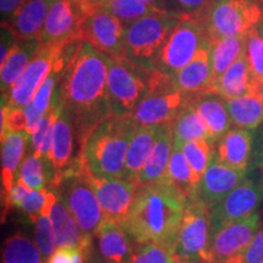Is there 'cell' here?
Instances as JSON below:
<instances>
[{
  "instance_id": "6da1fadb",
  "label": "cell",
  "mask_w": 263,
  "mask_h": 263,
  "mask_svg": "<svg viewBox=\"0 0 263 263\" xmlns=\"http://www.w3.org/2000/svg\"><path fill=\"white\" fill-rule=\"evenodd\" d=\"M107 55L81 42L66 64L59 83L62 107L73 121L82 149L99 123L112 114L107 91Z\"/></svg>"
},
{
  "instance_id": "7a4b0ae2",
  "label": "cell",
  "mask_w": 263,
  "mask_h": 263,
  "mask_svg": "<svg viewBox=\"0 0 263 263\" xmlns=\"http://www.w3.org/2000/svg\"><path fill=\"white\" fill-rule=\"evenodd\" d=\"M186 202V197L170 183L139 184L121 224L134 242H157L174 248Z\"/></svg>"
},
{
  "instance_id": "3957f363",
  "label": "cell",
  "mask_w": 263,
  "mask_h": 263,
  "mask_svg": "<svg viewBox=\"0 0 263 263\" xmlns=\"http://www.w3.org/2000/svg\"><path fill=\"white\" fill-rule=\"evenodd\" d=\"M136 128L133 117L111 115L105 118L85 140L81 162L97 176L123 179L128 146Z\"/></svg>"
},
{
  "instance_id": "277c9868",
  "label": "cell",
  "mask_w": 263,
  "mask_h": 263,
  "mask_svg": "<svg viewBox=\"0 0 263 263\" xmlns=\"http://www.w3.org/2000/svg\"><path fill=\"white\" fill-rule=\"evenodd\" d=\"M200 18L210 42L245 35L263 21V0H212Z\"/></svg>"
},
{
  "instance_id": "5b68a950",
  "label": "cell",
  "mask_w": 263,
  "mask_h": 263,
  "mask_svg": "<svg viewBox=\"0 0 263 263\" xmlns=\"http://www.w3.org/2000/svg\"><path fill=\"white\" fill-rule=\"evenodd\" d=\"M192 99L177 88L174 76L151 68L147 91L132 117L143 127L171 123Z\"/></svg>"
},
{
  "instance_id": "8992f818",
  "label": "cell",
  "mask_w": 263,
  "mask_h": 263,
  "mask_svg": "<svg viewBox=\"0 0 263 263\" xmlns=\"http://www.w3.org/2000/svg\"><path fill=\"white\" fill-rule=\"evenodd\" d=\"M107 91L112 114L132 117L145 97L151 68L128 58L107 57Z\"/></svg>"
},
{
  "instance_id": "52a82bcc",
  "label": "cell",
  "mask_w": 263,
  "mask_h": 263,
  "mask_svg": "<svg viewBox=\"0 0 263 263\" xmlns=\"http://www.w3.org/2000/svg\"><path fill=\"white\" fill-rule=\"evenodd\" d=\"M183 16L184 14L167 11L145 16L128 25L124 32L126 57L138 65L151 68L154 59Z\"/></svg>"
},
{
  "instance_id": "ba28073f",
  "label": "cell",
  "mask_w": 263,
  "mask_h": 263,
  "mask_svg": "<svg viewBox=\"0 0 263 263\" xmlns=\"http://www.w3.org/2000/svg\"><path fill=\"white\" fill-rule=\"evenodd\" d=\"M207 42L210 39L200 16L184 14L182 21L154 59L151 68L174 76L193 60Z\"/></svg>"
},
{
  "instance_id": "9c48e42d",
  "label": "cell",
  "mask_w": 263,
  "mask_h": 263,
  "mask_svg": "<svg viewBox=\"0 0 263 263\" xmlns=\"http://www.w3.org/2000/svg\"><path fill=\"white\" fill-rule=\"evenodd\" d=\"M80 166L65 173L52 188L59 201L71 212L82 230L91 236L105 221V216L93 188L82 174Z\"/></svg>"
},
{
  "instance_id": "30bf717a",
  "label": "cell",
  "mask_w": 263,
  "mask_h": 263,
  "mask_svg": "<svg viewBox=\"0 0 263 263\" xmlns=\"http://www.w3.org/2000/svg\"><path fill=\"white\" fill-rule=\"evenodd\" d=\"M211 244L210 207L199 200L186 202L173 248V257L209 263Z\"/></svg>"
},
{
  "instance_id": "8fae6325",
  "label": "cell",
  "mask_w": 263,
  "mask_h": 263,
  "mask_svg": "<svg viewBox=\"0 0 263 263\" xmlns=\"http://www.w3.org/2000/svg\"><path fill=\"white\" fill-rule=\"evenodd\" d=\"M71 43L73 42L41 45L31 64L27 66L11 90L2 98V105L22 108L27 106Z\"/></svg>"
},
{
  "instance_id": "7c38bea8",
  "label": "cell",
  "mask_w": 263,
  "mask_h": 263,
  "mask_svg": "<svg viewBox=\"0 0 263 263\" xmlns=\"http://www.w3.org/2000/svg\"><path fill=\"white\" fill-rule=\"evenodd\" d=\"M126 26L116 16L95 5L84 15L78 31L81 42H88L111 58H127L124 49Z\"/></svg>"
},
{
  "instance_id": "4fadbf2b",
  "label": "cell",
  "mask_w": 263,
  "mask_h": 263,
  "mask_svg": "<svg viewBox=\"0 0 263 263\" xmlns=\"http://www.w3.org/2000/svg\"><path fill=\"white\" fill-rule=\"evenodd\" d=\"M80 168L98 197L105 221L122 223L129 212L139 184L126 179L97 176L82 162Z\"/></svg>"
},
{
  "instance_id": "5bb4252c",
  "label": "cell",
  "mask_w": 263,
  "mask_h": 263,
  "mask_svg": "<svg viewBox=\"0 0 263 263\" xmlns=\"http://www.w3.org/2000/svg\"><path fill=\"white\" fill-rule=\"evenodd\" d=\"M262 197L261 186L254 180L245 179L224 199L210 209L211 238L226 226L241 221L257 212Z\"/></svg>"
},
{
  "instance_id": "9a60e30c",
  "label": "cell",
  "mask_w": 263,
  "mask_h": 263,
  "mask_svg": "<svg viewBox=\"0 0 263 263\" xmlns=\"http://www.w3.org/2000/svg\"><path fill=\"white\" fill-rule=\"evenodd\" d=\"M261 217L258 212L241 221L226 226L212 235L209 250V263H224L241 255L248 249L259 229Z\"/></svg>"
},
{
  "instance_id": "2e32d148",
  "label": "cell",
  "mask_w": 263,
  "mask_h": 263,
  "mask_svg": "<svg viewBox=\"0 0 263 263\" xmlns=\"http://www.w3.org/2000/svg\"><path fill=\"white\" fill-rule=\"evenodd\" d=\"M85 14V10L72 0H55L39 38L41 44L80 41L78 31Z\"/></svg>"
},
{
  "instance_id": "e0dca14e",
  "label": "cell",
  "mask_w": 263,
  "mask_h": 263,
  "mask_svg": "<svg viewBox=\"0 0 263 263\" xmlns=\"http://www.w3.org/2000/svg\"><path fill=\"white\" fill-rule=\"evenodd\" d=\"M76 140H78V136L73 121L70 114L62 107L61 115L55 124L51 149L49 154V162L51 163L52 170H54L52 185L58 183L65 173L80 166L81 157L76 155Z\"/></svg>"
},
{
  "instance_id": "ac0fdd59",
  "label": "cell",
  "mask_w": 263,
  "mask_h": 263,
  "mask_svg": "<svg viewBox=\"0 0 263 263\" xmlns=\"http://www.w3.org/2000/svg\"><path fill=\"white\" fill-rule=\"evenodd\" d=\"M245 174L246 171L226 166L215 156L197 185L196 200L211 209L244 182Z\"/></svg>"
},
{
  "instance_id": "d6986e66",
  "label": "cell",
  "mask_w": 263,
  "mask_h": 263,
  "mask_svg": "<svg viewBox=\"0 0 263 263\" xmlns=\"http://www.w3.org/2000/svg\"><path fill=\"white\" fill-rule=\"evenodd\" d=\"M211 42H207L196 52L192 61L174 74L177 88L189 97L207 93L213 84V71L211 65Z\"/></svg>"
},
{
  "instance_id": "ffe728a7",
  "label": "cell",
  "mask_w": 263,
  "mask_h": 263,
  "mask_svg": "<svg viewBox=\"0 0 263 263\" xmlns=\"http://www.w3.org/2000/svg\"><path fill=\"white\" fill-rule=\"evenodd\" d=\"M51 4L48 0H24L3 27L18 41H39Z\"/></svg>"
},
{
  "instance_id": "44dd1931",
  "label": "cell",
  "mask_w": 263,
  "mask_h": 263,
  "mask_svg": "<svg viewBox=\"0 0 263 263\" xmlns=\"http://www.w3.org/2000/svg\"><path fill=\"white\" fill-rule=\"evenodd\" d=\"M257 81L250 68L245 50L230 67L213 82L207 93H215L226 100L242 97L256 89Z\"/></svg>"
},
{
  "instance_id": "7402d4cb",
  "label": "cell",
  "mask_w": 263,
  "mask_h": 263,
  "mask_svg": "<svg viewBox=\"0 0 263 263\" xmlns=\"http://www.w3.org/2000/svg\"><path fill=\"white\" fill-rule=\"evenodd\" d=\"M50 218L58 248L78 249L84 256L89 254L91 236L85 234L71 212L58 199L51 207Z\"/></svg>"
},
{
  "instance_id": "603a6c76",
  "label": "cell",
  "mask_w": 263,
  "mask_h": 263,
  "mask_svg": "<svg viewBox=\"0 0 263 263\" xmlns=\"http://www.w3.org/2000/svg\"><path fill=\"white\" fill-rule=\"evenodd\" d=\"M94 235L104 259L112 263H130L134 245H132V238L121 223L104 221Z\"/></svg>"
},
{
  "instance_id": "cb8c5ba5",
  "label": "cell",
  "mask_w": 263,
  "mask_h": 263,
  "mask_svg": "<svg viewBox=\"0 0 263 263\" xmlns=\"http://www.w3.org/2000/svg\"><path fill=\"white\" fill-rule=\"evenodd\" d=\"M252 149L250 130L232 128L217 141L216 159L232 168L246 171Z\"/></svg>"
},
{
  "instance_id": "d4e9b609",
  "label": "cell",
  "mask_w": 263,
  "mask_h": 263,
  "mask_svg": "<svg viewBox=\"0 0 263 263\" xmlns=\"http://www.w3.org/2000/svg\"><path fill=\"white\" fill-rule=\"evenodd\" d=\"M173 145V122L161 124L155 145L138 178V184L162 182L166 176Z\"/></svg>"
},
{
  "instance_id": "484cf974",
  "label": "cell",
  "mask_w": 263,
  "mask_h": 263,
  "mask_svg": "<svg viewBox=\"0 0 263 263\" xmlns=\"http://www.w3.org/2000/svg\"><path fill=\"white\" fill-rule=\"evenodd\" d=\"M160 127L161 126H137L129 146H128L123 179L138 184V178L145 166L147 157L150 156L151 150L155 145Z\"/></svg>"
},
{
  "instance_id": "4316f807",
  "label": "cell",
  "mask_w": 263,
  "mask_h": 263,
  "mask_svg": "<svg viewBox=\"0 0 263 263\" xmlns=\"http://www.w3.org/2000/svg\"><path fill=\"white\" fill-rule=\"evenodd\" d=\"M29 138L31 136L26 130L6 133L2 137V185L4 196L16 183Z\"/></svg>"
},
{
  "instance_id": "83f0119b",
  "label": "cell",
  "mask_w": 263,
  "mask_h": 263,
  "mask_svg": "<svg viewBox=\"0 0 263 263\" xmlns=\"http://www.w3.org/2000/svg\"><path fill=\"white\" fill-rule=\"evenodd\" d=\"M41 45L39 41H18L17 39L15 42L5 61L0 66V85H2L3 97L11 90L27 66L31 64Z\"/></svg>"
},
{
  "instance_id": "f1b7e54d",
  "label": "cell",
  "mask_w": 263,
  "mask_h": 263,
  "mask_svg": "<svg viewBox=\"0 0 263 263\" xmlns=\"http://www.w3.org/2000/svg\"><path fill=\"white\" fill-rule=\"evenodd\" d=\"M193 104L207 124L215 143L232 129L233 123L226 99L215 93H203L194 97Z\"/></svg>"
},
{
  "instance_id": "f546056e",
  "label": "cell",
  "mask_w": 263,
  "mask_h": 263,
  "mask_svg": "<svg viewBox=\"0 0 263 263\" xmlns=\"http://www.w3.org/2000/svg\"><path fill=\"white\" fill-rule=\"evenodd\" d=\"M233 126L241 129H256L263 122V100L257 87L242 97L226 100Z\"/></svg>"
},
{
  "instance_id": "4dcf8cb0",
  "label": "cell",
  "mask_w": 263,
  "mask_h": 263,
  "mask_svg": "<svg viewBox=\"0 0 263 263\" xmlns=\"http://www.w3.org/2000/svg\"><path fill=\"white\" fill-rule=\"evenodd\" d=\"M173 139L178 145L193 140H207L215 144L207 124L194 106L193 99L173 121Z\"/></svg>"
},
{
  "instance_id": "1f68e13d",
  "label": "cell",
  "mask_w": 263,
  "mask_h": 263,
  "mask_svg": "<svg viewBox=\"0 0 263 263\" xmlns=\"http://www.w3.org/2000/svg\"><path fill=\"white\" fill-rule=\"evenodd\" d=\"M50 195L51 192H47V189L33 190L20 179H16L12 189L5 196V206L6 210H9L10 207L21 210L34 222V219L41 215L44 207L47 206Z\"/></svg>"
},
{
  "instance_id": "d6a6232c",
  "label": "cell",
  "mask_w": 263,
  "mask_h": 263,
  "mask_svg": "<svg viewBox=\"0 0 263 263\" xmlns=\"http://www.w3.org/2000/svg\"><path fill=\"white\" fill-rule=\"evenodd\" d=\"M162 182L170 183L173 186H176L186 197L188 201L189 200H196L197 186L194 183L192 168H190L188 161L184 156L182 146L178 144L173 145L166 176H164Z\"/></svg>"
},
{
  "instance_id": "836d02e7",
  "label": "cell",
  "mask_w": 263,
  "mask_h": 263,
  "mask_svg": "<svg viewBox=\"0 0 263 263\" xmlns=\"http://www.w3.org/2000/svg\"><path fill=\"white\" fill-rule=\"evenodd\" d=\"M245 35L227 37L211 42L210 52H211V65L215 81L238 60L242 51L245 50Z\"/></svg>"
},
{
  "instance_id": "e575fe53",
  "label": "cell",
  "mask_w": 263,
  "mask_h": 263,
  "mask_svg": "<svg viewBox=\"0 0 263 263\" xmlns=\"http://www.w3.org/2000/svg\"><path fill=\"white\" fill-rule=\"evenodd\" d=\"M97 5L116 16L126 27L145 16L167 12V10L156 8L143 0H99Z\"/></svg>"
},
{
  "instance_id": "d590c367",
  "label": "cell",
  "mask_w": 263,
  "mask_h": 263,
  "mask_svg": "<svg viewBox=\"0 0 263 263\" xmlns=\"http://www.w3.org/2000/svg\"><path fill=\"white\" fill-rule=\"evenodd\" d=\"M62 105L59 97V87L54 94L52 104L49 111L43 117L41 124H39L37 132L31 137L32 138V147L33 154L37 156L45 157L49 160V154H50L51 143H52V134H54L55 124L59 116L61 115Z\"/></svg>"
},
{
  "instance_id": "8d00e7d4",
  "label": "cell",
  "mask_w": 263,
  "mask_h": 263,
  "mask_svg": "<svg viewBox=\"0 0 263 263\" xmlns=\"http://www.w3.org/2000/svg\"><path fill=\"white\" fill-rule=\"evenodd\" d=\"M39 249L21 233L5 240L3 246V263H45Z\"/></svg>"
},
{
  "instance_id": "74e56055",
  "label": "cell",
  "mask_w": 263,
  "mask_h": 263,
  "mask_svg": "<svg viewBox=\"0 0 263 263\" xmlns=\"http://www.w3.org/2000/svg\"><path fill=\"white\" fill-rule=\"evenodd\" d=\"M213 145L215 144L207 140H193L180 145L184 156L192 168L194 183L196 184V186L199 185L206 170L215 159L216 151Z\"/></svg>"
},
{
  "instance_id": "f35d334b",
  "label": "cell",
  "mask_w": 263,
  "mask_h": 263,
  "mask_svg": "<svg viewBox=\"0 0 263 263\" xmlns=\"http://www.w3.org/2000/svg\"><path fill=\"white\" fill-rule=\"evenodd\" d=\"M48 161L49 160L45 157L37 156L34 154L25 157L20 166L17 179L33 190L47 189L49 178H50L47 167Z\"/></svg>"
},
{
  "instance_id": "ab89813d",
  "label": "cell",
  "mask_w": 263,
  "mask_h": 263,
  "mask_svg": "<svg viewBox=\"0 0 263 263\" xmlns=\"http://www.w3.org/2000/svg\"><path fill=\"white\" fill-rule=\"evenodd\" d=\"M173 248L157 242H136L130 263H172Z\"/></svg>"
},
{
  "instance_id": "60d3db41",
  "label": "cell",
  "mask_w": 263,
  "mask_h": 263,
  "mask_svg": "<svg viewBox=\"0 0 263 263\" xmlns=\"http://www.w3.org/2000/svg\"><path fill=\"white\" fill-rule=\"evenodd\" d=\"M34 242L44 258H50L58 250L50 213H42L34 219Z\"/></svg>"
},
{
  "instance_id": "b9f144b4",
  "label": "cell",
  "mask_w": 263,
  "mask_h": 263,
  "mask_svg": "<svg viewBox=\"0 0 263 263\" xmlns=\"http://www.w3.org/2000/svg\"><path fill=\"white\" fill-rule=\"evenodd\" d=\"M245 52L248 61L256 81L263 80V39L259 34L257 26L245 34Z\"/></svg>"
},
{
  "instance_id": "7bdbcfd3",
  "label": "cell",
  "mask_w": 263,
  "mask_h": 263,
  "mask_svg": "<svg viewBox=\"0 0 263 263\" xmlns=\"http://www.w3.org/2000/svg\"><path fill=\"white\" fill-rule=\"evenodd\" d=\"M26 128H27V116H26L24 108L2 105V127H0V136L4 137L6 133L24 132L26 130Z\"/></svg>"
},
{
  "instance_id": "ee69618b",
  "label": "cell",
  "mask_w": 263,
  "mask_h": 263,
  "mask_svg": "<svg viewBox=\"0 0 263 263\" xmlns=\"http://www.w3.org/2000/svg\"><path fill=\"white\" fill-rule=\"evenodd\" d=\"M224 263H263V227L256 233L255 238L250 242L245 252Z\"/></svg>"
},
{
  "instance_id": "f6af8a7d",
  "label": "cell",
  "mask_w": 263,
  "mask_h": 263,
  "mask_svg": "<svg viewBox=\"0 0 263 263\" xmlns=\"http://www.w3.org/2000/svg\"><path fill=\"white\" fill-rule=\"evenodd\" d=\"M82 254L83 252L78 249L58 248L47 263H77Z\"/></svg>"
},
{
  "instance_id": "bcb514c9",
  "label": "cell",
  "mask_w": 263,
  "mask_h": 263,
  "mask_svg": "<svg viewBox=\"0 0 263 263\" xmlns=\"http://www.w3.org/2000/svg\"><path fill=\"white\" fill-rule=\"evenodd\" d=\"M212 0H177L182 9L189 15H200L207 9Z\"/></svg>"
},
{
  "instance_id": "7dc6e473",
  "label": "cell",
  "mask_w": 263,
  "mask_h": 263,
  "mask_svg": "<svg viewBox=\"0 0 263 263\" xmlns=\"http://www.w3.org/2000/svg\"><path fill=\"white\" fill-rule=\"evenodd\" d=\"M24 0H0V9H2L3 24H6L14 16Z\"/></svg>"
},
{
  "instance_id": "c3c4849f",
  "label": "cell",
  "mask_w": 263,
  "mask_h": 263,
  "mask_svg": "<svg viewBox=\"0 0 263 263\" xmlns=\"http://www.w3.org/2000/svg\"><path fill=\"white\" fill-rule=\"evenodd\" d=\"M76 4H78L81 8H83L85 10V12H88L89 10L98 4L99 0H72Z\"/></svg>"
},
{
  "instance_id": "681fc988",
  "label": "cell",
  "mask_w": 263,
  "mask_h": 263,
  "mask_svg": "<svg viewBox=\"0 0 263 263\" xmlns=\"http://www.w3.org/2000/svg\"><path fill=\"white\" fill-rule=\"evenodd\" d=\"M143 2H145L150 5L156 6V8H159V9H163L162 8V3H164V0H143ZM163 10H166V9H163Z\"/></svg>"
},
{
  "instance_id": "f907efd6",
  "label": "cell",
  "mask_w": 263,
  "mask_h": 263,
  "mask_svg": "<svg viewBox=\"0 0 263 263\" xmlns=\"http://www.w3.org/2000/svg\"><path fill=\"white\" fill-rule=\"evenodd\" d=\"M84 259H85V263H112L110 261H106V259H99V258H95L93 261V259H90L89 255L84 256Z\"/></svg>"
},
{
  "instance_id": "816d5d0a",
  "label": "cell",
  "mask_w": 263,
  "mask_h": 263,
  "mask_svg": "<svg viewBox=\"0 0 263 263\" xmlns=\"http://www.w3.org/2000/svg\"><path fill=\"white\" fill-rule=\"evenodd\" d=\"M172 263H201V262H196V261H190V259H179V258H174Z\"/></svg>"
},
{
  "instance_id": "f5cc1de1",
  "label": "cell",
  "mask_w": 263,
  "mask_h": 263,
  "mask_svg": "<svg viewBox=\"0 0 263 263\" xmlns=\"http://www.w3.org/2000/svg\"><path fill=\"white\" fill-rule=\"evenodd\" d=\"M256 87H257L258 93H259V95H261V98H262V100H263V80L262 81H257V85H256Z\"/></svg>"
},
{
  "instance_id": "db71d44e",
  "label": "cell",
  "mask_w": 263,
  "mask_h": 263,
  "mask_svg": "<svg viewBox=\"0 0 263 263\" xmlns=\"http://www.w3.org/2000/svg\"><path fill=\"white\" fill-rule=\"evenodd\" d=\"M77 263H85V259H84V255L83 254L80 256V258H78Z\"/></svg>"
},
{
  "instance_id": "11a10c76",
  "label": "cell",
  "mask_w": 263,
  "mask_h": 263,
  "mask_svg": "<svg viewBox=\"0 0 263 263\" xmlns=\"http://www.w3.org/2000/svg\"><path fill=\"white\" fill-rule=\"evenodd\" d=\"M48 2H50V3H54V2H55V0H48Z\"/></svg>"
}]
</instances>
